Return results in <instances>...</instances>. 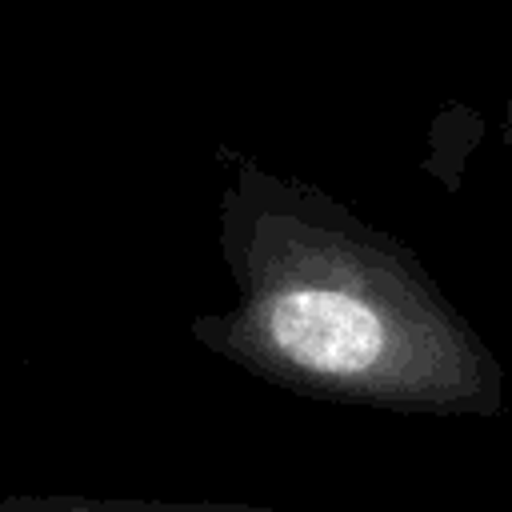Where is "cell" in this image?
Masks as SVG:
<instances>
[{
  "instance_id": "obj_1",
  "label": "cell",
  "mask_w": 512,
  "mask_h": 512,
  "mask_svg": "<svg viewBox=\"0 0 512 512\" xmlns=\"http://www.w3.org/2000/svg\"><path fill=\"white\" fill-rule=\"evenodd\" d=\"M236 284L192 340L292 396L392 416H500L504 364L420 256L316 184L240 160L220 192Z\"/></svg>"
},
{
  "instance_id": "obj_2",
  "label": "cell",
  "mask_w": 512,
  "mask_h": 512,
  "mask_svg": "<svg viewBox=\"0 0 512 512\" xmlns=\"http://www.w3.org/2000/svg\"><path fill=\"white\" fill-rule=\"evenodd\" d=\"M0 512H296L264 504H220V500H136V496H4Z\"/></svg>"
},
{
  "instance_id": "obj_3",
  "label": "cell",
  "mask_w": 512,
  "mask_h": 512,
  "mask_svg": "<svg viewBox=\"0 0 512 512\" xmlns=\"http://www.w3.org/2000/svg\"><path fill=\"white\" fill-rule=\"evenodd\" d=\"M500 144H504V148H512V96H508L504 116H500Z\"/></svg>"
}]
</instances>
